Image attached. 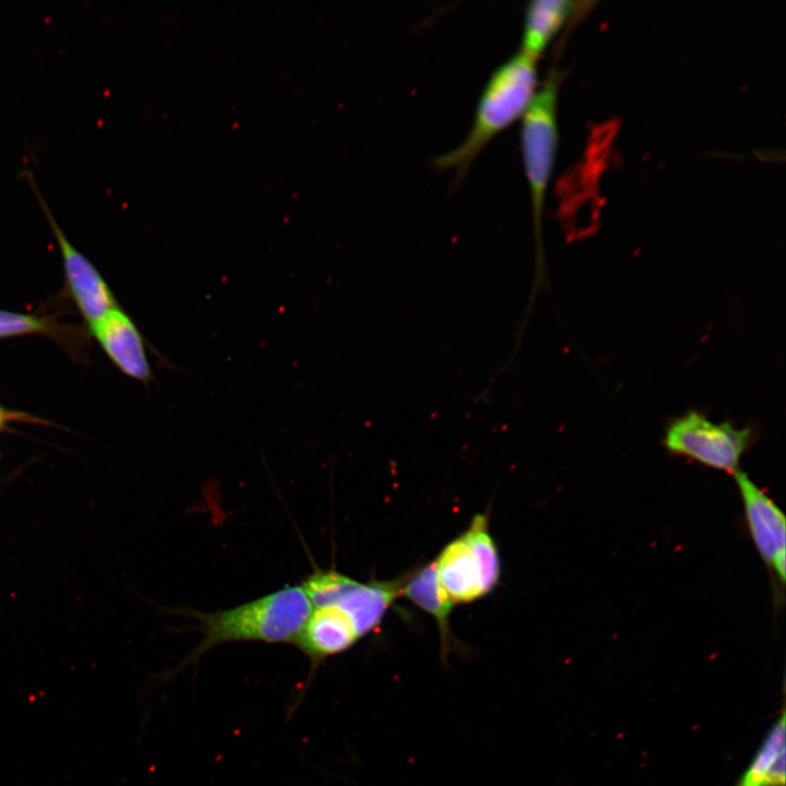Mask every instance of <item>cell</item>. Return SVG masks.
<instances>
[{
	"mask_svg": "<svg viewBox=\"0 0 786 786\" xmlns=\"http://www.w3.org/2000/svg\"><path fill=\"white\" fill-rule=\"evenodd\" d=\"M311 612L301 586H284L263 597L212 614L194 612L201 642L180 664L200 659L207 651L230 642L294 643Z\"/></svg>",
	"mask_w": 786,
	"mask_h": 786,
	"instance_id": "obj_1",
	"label": "cell"
},
{
	"mask_svg": "<svg viewBox=\"0 0 786 786\" xmlns=\"http://www.w3.org/2000/svg\"><path fill=\"white\" fill-rule=\"evenodd\" d=\"M536 87V60L520 51L503 62L480 95L468 134L455 148L436 157L434 166L455 170L462 178L489 141L525 114Z\"/></svg>",
	"mask_w": 786,
	"mask_h": 786,
	"instance_id": "obj_2",
	"label": "cell"
},
{
	"mask_svg": "<svg viewBox=\"0 0 786 786\" xmlns=\"http://www.w3.org/2000/svg\"><path fill=\"white\" fill-rule=\"evenodd\" d=\"M562 75L552 70L523 115L521 144L528 180L536 239V287L545 273L541 245V216L558 144L557 104Z\"/></svg>",
	"mask_w": 786,
	"mask_h": 786,
	"instance_id": "obj_3",
	"label": "cell"
},
{
	"mask_svg": "<svg viewBox=\"0 0 786 786\" xmlns=\"http://www.w3.org/2000/svg\"><path fill=\"white\" fill-rule=\"evenodd\" d=\"M752 437L750 427L737 428L726 421L716 424L702 413L690 410L667 426L664 445L672 454L734 475Z\"/></svg>",
	"mask_w": 786,
	"mask_h": 786,
	"instance_id": "obj_4",
	"label": "cell"
},
{
	"mask_svg": "<svg viewBox=\"0 0 786 786\" xmlns=\"http://www.w3.org/2000/svg\"><path fill=\"white\" fill-rule=\"evenodd\" d=\"M23 175L36 195L61 250L64 272L72 296L90 325H93L117 308L114 296L95 266L67 239L40 193L33 172L25 170Z\"/></svg>",
	"mask_w": 786,
	"mask_h": 786,
	"instance_id": "obj_5",
	"label": "cell"
},
{
	"mask_svg": "<svg viewBox=\"0 0 786 786\" xmlns=\"http://www.w3.org/2000/svg\"><path fill=\"white\" fill-rule=\"evenodd\" d=\"M745 509L752 541L762 560L785 581V516L774 501L747 474H734Z\"/></svg>",
	"mask_w": 786,
	"mask_h": 786,
	"instance_id": "obj_6",
	"label": "cell"
},
{
	"mask_svg": "<svg viewBox=\"0 0 786 786\" xmlns=\"http://www.w3.org/2000/svg\"><path fill=\"white\" fill-rule=\"evenodd\" d=\"M360 638L349 616L335 605L314 607L293 644L309 659L312 674L325 659L350 648Z\"/></svg>",
	"mask_w": 786,
	"mask_h": 786,
	"instance_id": "obj_7",
	"label": "cell"
},
{
	"mask_svg": "<svg viewBox=\"0 0 786 786\" xmlns=\"http://www.w3.org/2000/svg\"><path fill=\"white\" fill-rule=\"evenodd\" d=\"M91 329L106 354L124 374L142 382L152 378L143 338L123 311L115 308Z\"/></svg>",
	"mask_w": 786,
	"mask_h": 786,
	"instance_id": "obj_8",
	"label": "cell"
},
{
	"mask_svg": "<svg viewBox=\"0 0 786 786\" xmlns=\"http://www.w3.org/2000/svg\"><path fill=\"white\" fill-rule=\"evenodd\" d=\"M438 581L452 603H471L486 595L480 565L461 535L434 562Z\"/></svg>",
	"mask_w": 786,
	"mask_h": 786,
	"instance_id": "obj_9",
	"label": "cell"
},
{
	"mask_svg": "<svg viewBox=\"0 0 786 786\" xmlns=\"http://www.w3.org/2000/svg\"><path fill=\"white\" fill-rule=\"evenodd\" d=\"M406 576L393 581L353 583L332 604L345 611L359 638L374 630L394 599L401 595Z\"/></svg>",
	"mask_w": 786,
	"mask_h": 786,
	"instance_id": "obj_10",
	"label": "cell"
},
{
	"mask_svg": "<svg viewBox=\"0 0 786 786\" xmlns=\"http://www.w3.org/2000/svg\"><path fill=\"white\" fill-rule=\"evenodd\" d=\"M570 0H535L528 2L524 14L521 52L538 60L551 39L577 10Z\"/></svg>",
	"mask_w": 786,
	"mask_h": 786,
	"instance_id": "obj_11",
	"label": "cell"
},
{
	"mask_svg": "<svg viewBox=\"0 0 786 786\" xmlns=\"http://www.w3.org/2000/svg\"><path fill=\"white\" fill-rule=\"evenodd\" d=\"M401 594L436 619L445 656L451 648L449 617L454 604L438 581L434 562L406 577Z\"/></svg>",
	"mask_w": 786,
	"mask_h": 786,
	"instance_id": "obj_12",
	"label": "cell"
},
{
	"mask_svg": "<svg viewBox=\"0 0 786 786\" xmlns=\"http://www.w3.org/2000/svg\"><path fill=\"white\" fill-rule=\"evenodd\" d=\"M735 786H785L784 708Z\"/></svg>",
	"mask_w": 786,
	"mask_h": 786,
	"instance_id": "obj_13",
	"label": "cell"
},
{
	"mask_svg": "<svg viewBox=\"0 0 786 786\" xmlns=\"http://www.w3.org/2000/svg\"><path fill=\"white\" fill-rule=\"evenodd\" d=\"M462 536L480 565L484 588L488 594L499 581L500 562L497 547L488 531L487 517L484 514L475 515Z\"/></svg>",
	"mask_w": 786,
	"mask_h": 786,
	"instance_id": "obj_14",
	"label": "cell"
},
{
	"mask_svg": "<svg viewBox=\"0 0 786 786\" xmlns=\"http://www.w3.org/2000/svg\"><path fill=\"white\" fill-rule=\"evenodd\" d=\"M47 330H49V325L43 319L0 310V337Z\"/></svg>",
	"mask_w": 786,
	"mask_h": 786,
	"instance_id": "obj_15",
	"label": "cell"
},
{
	"mask_svg": "<svg viewBox=\"0 0 786 786\" xmlns=\"http://www.w3.org/2000/svg\"><path fill=\"white\" fill-rule=\"evenodd\" d=\"M12 417H16V415L11 414L7 410H4L2 407H0V428L4 426V424L10 420Z\"/></svg>",
	"mask_w": 786,
	"mask_h": 786,
	"instance_id": "obj_16",
	"label": "cell"
}]
</instances>
